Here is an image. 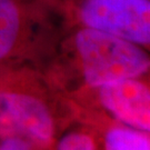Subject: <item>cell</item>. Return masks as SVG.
Instances as JSON below:
<instances>
[{"label":"cell","instance_id":"obj_3","mask_svg":"<svg viewBox=\"0 0 150 150\" xmlns=\"http://www.w3.org/2000/svg\"><path fill=\"white\" fill-rule=\"evenodd\" d=\"M52 121L47 108L31 96L0 92V137L47 141Z\"/></svg>","mask_w":150,"mask_h":150},{"label":"cell","instance_id":"obj_2","mask_svg":"<svg viewBox=\"0 0 150 150\" xmlns=\"http://www.w3.org/2000/svg\"><path fill=\"white\" fill-rule=\"evenodd\" d=\"M80 15L87 28L137 45L150 41L149 0H85Z\"/></svg>","mask_w":150,"mask_h":150},{"label":"cell","instance_id":"obj_7","mask_svg":"<svg viewBox=\"0 0 150 150\" xmlns=\"http://www.w3.org/2000/svg\"><path fill=\"white\" fill-rule=\"evenodd\" d=\"M58 150H96L93 141L83 134H71L64 137L58 145Z\"/></svg>","mask_w":150,"mask_h":150},{"label":"cell","instance_id":"obj_8","mask_svg":"<svg viewBox=\"0 0 150 150\" xmlns=\"http://www.w3.org/2000/svg\"><path fill=\"white\" fill-rule=\"evenodd\" d=\"M0 150H31L26 139L21 138H6L0 145Z\"/></svg>","mask_w":150,"mask_h":150},{"label":"cell","instance_id":"obj_6","mask_svg":"<svg viewBox=\"0 0 150 150\" xmlns=\"http://www.w3.org/2000/svg\"><path fill=\"white\" fill-rule=\"evenodd\" d=\"M106 150H150V144L140 130L113 128L106 136Z\"/></svg>","mask_w":150,"mask_h":150},{"label":"cell","instance_id":"obj_5","mask_svg":"<svg viewBox=\"0 0 150 150\" xmlns=\"http://www.w3.org/2000/svg\"><path fill=\"white\" fill-rule=\"evenodd\" d=\"M20 30V13L13 0H0V59L11 51Z\"/></svg>","mask_w":150,"mask_h":150},{"label":"cell","instance_id":"obj_1","mask_svg":"<svg viewBox=\"0 0 150 150\" xmlns=\"http://www.w3.org/2000/svg\"><path fill=\"white\" fill-rule=\"evenodd\" d=\"M76 46L85 78L93 87L137 78L149 68V57L137 43L99 30H80Z\"/></svg>","mask_w":150,"mask_h":150},{"label":"cell","instance_id":"obj_4","mask_svg":"<svg viewBox=\"0 0 150 150\" xmlns=\"http://www.w3.org/2000/svg\"><path fill=\"white\" fill-rule=\"evenodd\" d=\"M102 105L120 121L142 132L150 129L149 89L132 79L116 81L99 87Z\"/></svg>","mask_w":150,"mask_h":150}]
</instances>
